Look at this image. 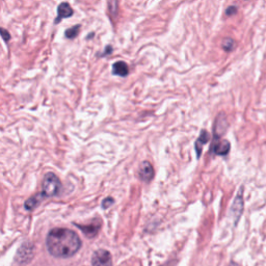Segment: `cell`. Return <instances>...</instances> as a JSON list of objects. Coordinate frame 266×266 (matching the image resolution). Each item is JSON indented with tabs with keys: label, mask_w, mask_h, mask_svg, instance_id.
Wrapping results in <instances>:
<instances>
[{
	"label": "cell",
	"mask_w": 266,
	"mask_h": 266,
	"mask_svg": "<svg viewBox=\"0 0 266 266\" xmlns=\"http://www.w3.org/2000/svg\"><path fill=\"white\" fill-rule=\"evenodd\" d=\"M47 250L55 258H71L81 248V240L74 231L65 228H55L48 233Z\"/></svg>",
	"instance_id": "cell-1"
},
{
	"label": "cell",
	"mask_w": 266,
	"mask_h": 266,
	"mask_svg": "<svg viewBox=\"0 0 266 266\" xmlns=\"http://www.w3.org/2000/svg\"><path fill=\"white\" fill-rule=\"evenodd\" d=\"M43 192L42 194L48 198V197H54L59 194L60 189L62 187L61 181L59 177L53 173H47L44 176L43 182H42Z\"/></svg>",
	"instance_id": "cell-2"
},
{
	"label": "cell",
	"mask_w": 266,
	"mask_h": 266,
	"mask_svg": "<svg viewBox=\"0 0 266 266\" xmlns=\"http://www.w3.org/2000/svg\"><path fill=\"white\" fill-rule=\"evenodd\" d=\"M243 208H244V201H243V187H240L239 192L233 202V205L231 207V212L230 216L232 217L234 225H236L242 215L243 212Z\"/></svg>",
	"instance_id": "cell-3"
},
{
	"label": "cell",
	"mask_w": 266,
	"mask_h": 266,
	"mask_svg": "<svg viewBox=\"0 0 266 266\" xmlns=\"http://www.w3.org/2000/svg\"><path fill=\"white\" fill-rule=\"evenodd\" d=\"M92 266H112L111 254L103 249L96 251L92 257Z\"/></svg>",
	"instance_id": "cell-4"
},
{
	"label": "cell",
	"mask_w": 266,
	"mask_h": 266,
	"mask_svg": "<svg viewBox=\"0 0 266 266\" xmlns=\"http://www.w3.org/2000/svg\"><path fill=\"white\" fill-rule=\"evenodd\" d=\"M231 149L230 143L227 140H219V139H214V142L212 143L211 151L212 153L218 156H226Z\"/></svg>",
	"instance_id": "cell-5"
},
{
	"label": "cell",
	"mask_w": 266,
	"mask_h": 266,
	"mask_svg": "<svg viewBox=\"0 0 266 266\" xmlns=\"http://www.w3.org/2000/svg\"><path fill=\"white\" fill-rule=\"evenodd\" d=\"M33 257V246L29 243H24L17 254V260L20 264L28 263Z\"/></svg>",
	"instance_id": "cell-6"
},
{
	"label": "cell",
	"mask_w": 266,
	"mask_h": 266,
	"mask_svg": "<svg viewBox=\"0 0 266 266\" xmlns=\"http://www.w3.org/2000/svg\"><path fill=\"white\" fill-rule=\"evenodd\" d=\"M228 126H229V124H228L226 116L224 115V113H219L216 118V120H215V122H214V127H213L214 139H219L227 131Z\"/></svg>",
	"instance_id": "cell-7"
},
{
	"label": "cell",
	"mask_w": 266,
	"mask_h": 266,
	"mask_svg": "<svg viewBox=\"0 0 266 266\" xmlns=\"http://www.w3.org/2000/svg\"><path fill=\"white\" fill-rule=\"evenodd\" d=\"M139 176L142 181L144 182H150L154 177V168L149 161H144L141 164Z\"/></svg>",
	"instance_id": "cell-8"
},
{
	"label": "cell",
	"mask_w": 266,
	"mask_h": 266,
	"mask_svg": "<svg viewBox=\"0 0 266 266\" xmlns=\"http://www.w3.org/2000/svg\"><path fill=\"white\" fill-rule=\"evenodd\" d=\"M77 227L80 228V230L85 234V236H87L88 238H93L98 234L101 227V223L99 220H94L88 225H84V226L77 225Z\"/></svg>",
	"instance_id": "cell-9"
},
{
	"label": "cell",
	"mask_w": 266,
	"mask_h": 266,
	"mask_svg": "<svg viewBox=\"0 0 266 266\" xmlns=\"http://www.w3.org/2000/svg\"><path fill=\"white\" fill-rule=\"evenodd\" d=\"M73 14H74V11L71 8V6L68 3H62L58 7V17H56V19H55V23L61 22L63 19L69 18Z\"/></svg>",
	"instance_id": "cell-10"
},
{
	"label": "cell",
	"mask_w": 266,
	"mask_h": 266,
	"mask_svg": "<svg viewBox=\"0 0 266 266\" xmlns=\"http://www.w3.org/2000/svg\"><path fill=\"white\" fill-rule=\"evenodd\" d=\"M209 139H210V135H209L208 131L206 130H202L201 133H200V137L198 138V140L196 141L195 143V149H196V152H197V156L198 158L201 157V154H202V151H203V147L204 145H206L209 141Z\"/></svg>",
	"instance_id": "cell-11"
},
{
	"label": "cell",
	"mask_w": 266,
	"mask_h": 266,
	"mask_svg": "<svg viewBox=\"0 0 266 266\" xmlns=\"http://www.w3.org/2000/svg\"><path fill=\"white\" fill-rule=\"evenodd\" d=\"M112 74L121 76V77H126L129 74L128 65L125 62H117L112 65Z\"/></svg>",
	"instance_id": "cell-12"
},
{
	"label": "cell",
	"mask_w": 266,
	"mask_h": 266,
	"mask_svg": "<svg viewBox=\"0 0 266 266\" xmlns=\"http://www.w3.org/2000/svg\"><path fill=\"white\" fill-rule=\"evenodd\" d=\"M44 198H46V197H45L42 193L36 194L35 196L29 198V199L25 202V205H24V206H25V208L27 209V210H33V209L42 202V200H43Z\"/></svg>",
	"instance_id": "cell-13"
},
{
	"label": "cell",
	"mask_w": 266,
	"mask_h": 266,
	"mask_svg": "<svg viewBox=\"0 0 266 266\" xmlns=\"http://www.w3.org/2000/svg\"><path fill=\"white\" fill-rule=\"evenodd\" d=\"M221 47L227 52L233 51L236 48V42L233 39H231V37H226V39L223 40Z\"/></svg>",
	"instance_id": "cell-14"
},
{
	"label": "cell",
	"mask_w": 266,
	"mask_h": 266,
	"mask_svg": "<svg viewBox=\"0 0 266 266\" xmlns=\"http://www.w3.org/2000/svg\"><path fill=\"white\" fill-rule=\"evenodd\" d=\"M79 30H80V25L72 26V27L68 28V29L65 31V35H66V37H68V39H74L75 36H77Z\"/></svg>",
	"instance_id": "cell-15"
},
{
	"label": "cell",
	"mask_w": 266,
	"mask_h": 266,
	"mask_svg": "<svg viewBox=\"0 0 266 266\" xmlns=\"http://www.w3.org/2000/svg\"><path fill=\"white\" fill-rule=\"evenodd\" d=\"M108 10L111 16H117L118 14V0H108Z\"/></svg>",
	"instance_id": "cell-16"
},
{
	"label": "cell",
	"mask_w": 266,
	"mask_h": 266,
	"mask_svg": "<svg viewBox=\"0 0 266 266\" xmlns=\"http://www.w3.org/2000/svg\"><path fill=\"white\" fill-rule=\"evenodd\" d=\"M113 203H115V200H113V199L110 198V197H108V198H106V199L103 200V202H102V208H103V209H107V208H109L110 206H112Z\"/></svg>",
	"instance_id": "cell-17"
},
{
	"label": "cell",
	"mask_w": 266,
	"mask_h": 266,
	"mask_svg": "<svg viewBox=\"0 0 266 266\" xmlns=\"http://www.w3.org/2000/svg\"><path fill=\"white\" fill-rule=\"evenodd\" d=\"M237 12H238L237 7H235V6H231V7H229V8H228V9L226 10V15H227V16H229V17H232V16L236 15Z\"/></svg>",
	"instance_id": "cell-18"
},
{
	"label": "cell",
	"mask_w": 266,
	"mask_h": 266,
	"mask_svg": "<svg viewBox=\"0 0 266 266\" xmlns=\"http://www.w3.org/2000/svg\"><path fill=\"white\" fill-rule=\"evenodd\" d=\"M0 35L3 36V39L5 42H9L11 40V35H10V32L5 29V28H0Z\"/></svg>",
	"instance_id": "cell-19"
},
{
	"label": "cell",
	"mask_w": 266,
	"mask_h": 266,
	"mask_svg": "<svg viewBox=\"0 0 266 266\" xmlns=\"http://www.w3.org/2000/svg\"><path fill=\"white\" fill-rule=\"evenodd\" d=\"M111 52H112V47H111V46H107V47L105 48V51H104L103 53H101L100 56H105V55H107V54H110Z\"/></svg>",
	"instance_id": "cell-20"
},
{
	"label": "cell",
	"mask_w": 266,
	"mask_h": 266,
	"mask_svg": "<svg viewBox=\"0 0 266 266\" xmlns=\"http://www.w3.org/2000/svg\"><path fill=\"white\" fill-rule=\"evenodd\" d=\"M229 266H239L237 263H235V262H231L230 264H229Z\"/></svg>",
	"instance_id": "cell-21"
}]
</instances>
